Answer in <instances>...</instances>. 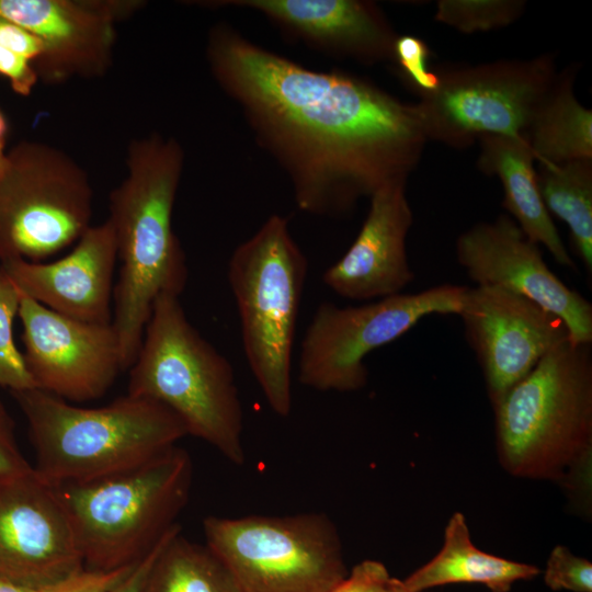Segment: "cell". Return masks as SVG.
<instances>
[{"instance_id":"1","label":"cell","mask_w":592,"mask_h":592,"mask_svg":"<svg viewBox=\"0 0 592 592\" xmlns=\"http://www.w3.org/2000/svg\"><path fill=\"white\" fill-rule=\"evenodd\" d=\"M205 57L306 214L346 215L386 184L407 181L421 159L428 139L417 104L366 79L309 69L226 22L208 31Z\"/></svg>"},{"instance_id":"2","label":"cell","mask_w":592,"mask_h":592,"mask_svg":"<svg viewBox=\"0 0 592 592\" xmlns=\"http://www.w3.org/2000/svg\"><path fill=\"white\" fill-rule=\"evenodd\" d=\"M127 175L110 194L119 276L113 291V318L123 369L139 351L156 299L179 296L186 286V258L172 227V213L184 167V151L160 134L133 140Z\"/></svg>"},{"instance_id":"3","label":"cell","mask_w":592,"mask_h":592,"mask_svg":"<svg viewBox=\"0 0 592 592\" xmlns=\"http://www.w3.org/2000/svg\"><path fill=\"white\" fill-rule=\"evenodd\" d=\"M500 465L591 499V344L566 340L492 405ZM578 499V500H579Z\"/></svg>"},{"instance_id":"4","label":"cell","mask_w":592,"mask_h":592,"mask_svg":"<svg viewBox=\"0 0 592 592\" xmlns=\"http://www.w3.org/2000/svg\"><path fill=\"white\" fill-rule=\"evenodd\" d=\"M35 451V474L50 486L87 482L143 465L187 435L164 405L126 395L98 408L38 388L11 391Z\"/></svg>"},{"instance_id":"5","label":"cell","mask_w":592,"mask_h":592,"mask_svg":"<svg viewBox=\"0 0 592 592\" xmlns=\"http://www.w3.org/2000/svg\"><path fill=\"white\" fill-rule=\"evenodd\" d=\"M128 395L156 400L184 423L187 435L243 465V409L232 366L190 322L180 297L159 296L132 364Z\"/></svg>"},{"instance_id":"6","label":"cell","mask_w":592,"mask_h":592,"mask_svg":"<svg viewBox=\"0 0 592 592\" xmlns=\"http://www.w3.org/2000/svg\"><path fill=\"white\" fill-rule=\"evenodd\" d=\"M190 454L173 445L104 478L53 486L68 515L86 569L112 571L144 558L173 527L189 501Z\"/></svg>"},{"instance_id":"7","label":"cell","mask_w":592,"mask_h":592,"mask_svg":"<svg viewBox=\"0 0 592 592\" xmlns=\"http://www.w3.org/2000/svg\"><path fill=\"white\" fill-rule=\"evenodd\" d=\"M308 261L288 219L273 214L232 251L228 282L249 367L274 413L292 410V355Z\"/></svg>"},{"instance_id":"8","label":"cell","mask_w":592,"mask_h":592,"mask_svg":"<svg viewBox=\"0 0 592 592\" xmlns=\"http://www.w3.org/2000/svg\"><path fill=\"white\" fill-rule=\"evenodd\" d=\"M203 530L242 592H330L349 572L338 528L322 512L207 516Z\"/></svg>"},{"instance_id":"9","label":"cell","mask_w":592,"mask_h":592,"mask_svg":"<svg viewBox=\"0 0 592 592\" xmlns=\"http://www.w3.org/2000/svg\"><path fill=\"white\" fill-rule=\"evenodd\" d=\"M93 193L66 152L21 141L0 164V261L42 262L91 226Z\"/></svg>"},{"instance_id":"10","label":"cell","mask_w":592,"mask_h":592,"mask_svg":"<svg viewBox=\"0 0 592 592\" xmlns=\"http://www.w3.org/2000/svg\"><path fill=\"white\" fill-rule=\"evenodd\" d=\"M467 286L444 284L360 306L321 303L304 334L298 361L301 385L351 392L367 384L364 358L397 340L424 317L458 315Z\"/></svg>"},{"instance_id":"11","label":"cell","mask_w":592,"mask_h":592,"mask_svg":"<svg viewBox=\"0 0 592 592\" xmlns=\"http://www.w3.org/2000/svg\"><path fill=\"white\" fill-rule=\"evenodd\" d=\"M437 72L439 87L415 104L426 139L454 148L486 135L523 137L557 76L550 55Z\"/></svg>"},{"instance_id":"12","label":"cell","mask_w":592,"mask_h":592,"mask_svg":"<svg viewBox=\"0 0 592 592\" xmlns=\"http://www.w3.org/2000/svg\"><path fill=\"white\" fill-rule=\"evenodd\" d=\"M23 358L35 388L64 400L103 396L123 369L111 323H92L58 314L21 293Z\"/></svg>"},{"instance_id":"13","label":"cell","mask_w":592,"mask_h":592,"mask_svg":"<svg viewBox=\"0 0 592 592\" xmlns=\"http://www.w3.org/2000/svg\"><path fill=\"white\" fill-rule=\"evenodd\" d=\"M458 316L492 405L550 350L570 340L559 317L501 287H468Z\"/></svg>"},{"instance_id":"14","label":"cell","mask_w":592,"mask_h":592,"mask_svg":"<svg viewBox=\"0 0 592 592\" xmlns=\"http://www.w3.org/2000/svg\"><path fill=\"white\" fill-rule=\"evenodd\" d=\"M455 251L477 286L501 287L528 298L565 322L571 342L592 343V305L553 273L538 244L509 215L464 231Z\"/></svg>"},{"instance_id":"15","label":"cell","mask_w":592,"mask_h":592,"mask_svg":"<svg viewBox=\"0 0 592 592\" xmlns=\"http://www.w3.org/2000/svg\"><path fill=\"white\" fill-rule=\"evenodd\" d=\"M84 569L53 486L31 474L0 482V579L46 588Z\"/></svg>"},{"instance_id":"16","label":"cell","mask_w":592,"mask_h":592,"mask_svg":"<svg viewBox=\"0 0 592 592\" xmlns=\"http://www.w3.org/2000/svg\"><path fill=\"white\" fill-rule=\"evenodd\" d=\"M141 5L138 0H0V16L39 38L38 79L57 83L103 75L111 65L116 24Z\"/></svg>"},{"instance_id":"17","label":"cell","mask_w":592,"mask_h":592,"mask_svg":"<svg viewBox=\"0 0 592 592\" xmlns=\"http://www.w3.org/2000/svg\"><path fill=\"white\" fill-rule=\"evenodd\" d=\"M264 16L284 36L316 52L364 65L394 61L398 37L384 11L365 0H215Z\"/></svg>"},{"instance_id":"18","label":"cell","mask_w":592,"mask_h":592,"mask_svg":"<svg viewBox=\"0 0 592 592\" xmlns=\"http://www.w3.org/2000/svg\"><path fill=\"white\" fill-rule=\"evenodd\" d=\"M117 246L112 224L90 226L76 247L54 262L23 259L0 261L19 291L64 316L92 323H111L113 273Z\"/></svg>"},{"instance_id":"19","label":"cell","mask_w":592,"mask_h":592,"mask_svg":"<svg viewBox=\"0 0 592 592\" xmlns=\"http://www.w3.org/2000/svg\"><path fill=\"white\" fill-rule=\"evenodd\" d=\"M407 181H395L369 197L366 218L351 247L322 274L337 295L369 300L400 294L414 278L406 249L413 213Z\"/></svg>"},{"instance_id":"20","label":"cell","mask_w":592,"mask_h":592,"mask_svg":"<svg viewBox=\"0 0 592 592\" xmlns=\"http://www.w3.org/2000/svg\"><path fill=\"white\" fill-rule=\"evenodd\" d=\"M479 170L497 175L503 186V206L525 236L536 244H543L554 260L574 269L553 218L547 210L534 168L535 157L523 137L486 135L479 139Z\"/></svg>"},{"instance_id":"21","label":"cell","mask_w":592,"mask_h":592,"mask_svg":"<svg viewBox=\"0 0 592 592\" xmlns=\"http://www.w3.org/2000/svg\"><path fill=\"white\" fill-rule=\"evenodd\" d=\"M539 573L536 566L477 548L466 517L455 512L445 526L440 551L402 581L408 592H424L452 583H478L491 592H509L516 581L532 580Z\"/></svg>"},{"instance_id":"22","label":"cell","mask_w":592,"mask_h":592,"mask_svg":"<svg viewBox=\"0 0 592 592\" xmlns=\"http://www.w3.org/2000/svg\"><path fill=\"white\" fill-rule=\"evenodd\" d=\"M576 73H557L523 136L539 164L592 159V111L574 95Z\"/></svg>"},{"instance_id":"23","label":"cell","mask_w":592,"mask_h":592,"mask_svg":"<svg viewBox=\"0 0 592 592\" xmlns=\"http://www.w3.org/2000/svg\"><path fill=\"white\" fill-rule=\"evenodd\" d=\"M537 181L549 212L569 228L571 244L592 272V159L539 164Z\"/></svg>"},{"instance_id":"24","label":"cell","mask_w":592,"mask_h":592,"mask_svg":"<svg viewBox=\"0 0 592 592\" xmlns=\"http://www.w3.org/2000/svg\"><path fill=\"white\" fill-rule=\"evenodd\" d=\"M141 592H242L239 584L206 546L191 542L181 531L157 556Z\"/></svg>"},{"instance_id":"25","label":"cell","mask_w":592,"mask_h":592,"mask_svg":"<svg viewBox=\"0 0 592 592\" xmlns=\"http://www.w3.org/2000/svg\"><path fill=\"white\" fill-rule=\"evenodd\" d=\"M525 7L520 0H440L435 20L465 34L486 32L515 22Z\"/></svg>"},{"instance_id":"26","label":"cell","mask_w":592,"mask_h":592,"mask_svg":"<svg viewBox=\"0 0 592 592\" xmlns=\"http://www.w3.org/2000/svg\"><path fill=\"white\" fill-rule=\"evenodd\" d=\"M20 303L21 292L0 267V386L10 391L35 388L13 337Z\"/></svg>"},{"instance_id":"27","label":"cell","mask_w":592,"mask_h":592,"mask_svg":"<svg viewBox=\"0 0 592 592\" xmlns=\"http://www.w3.org/2000/svg\"><path fill=\"white\" fill-rule=\"evenodd\" d=\"M544 582L553 591L592 592V563L557 545L548 557Z\"/></svg>"},{"instance_id":"28","label":"cell","mask_w":592,"mask_h":592,"mask_svg":"<svg viewBox=\"0 0 592 592\" xmlns=\"http://www.w3.org/2000/svg\"><path fill=\"white\" fill-rule=\"evenodd\" d=\"M429 57L430 48L422 38L398 35L394 46V61L419 94L434 91L440 83L439 72L428 69Z\"/></svg>"},{"instance_id":"29","label":"cell","mask_w":592,"mask_h":592,"mask_svg":"<svg viewBox=\"0 0 592 592\" xmlns=\"http://www.w3.org/2000/svg\"><path fill=\"white\" fill-rule=\"evenodd\" d=\"M32 471L33 466L16 443L13 420L0 401V482L22 478Z\"/></svg>"},{"instance_id":"30","label":"cell","mask_w":592,"mask_h":592,"mask_svg":"<svg viewBox=\"0 0 592 592\" xmlns=\"http://www.w3.org/2000/svg\"><path fill=\"white\" fill-rule=\"evenodd\" d=\"M0 76L20 95H30L38 79L34 62L16 50L0 45Z\"/></svg>"},{"instance_id":"31","label":"cell","mask_w":592,"mask_h":592,"mask_svg":"<svg viewBox=\"0 0 592 592\" xmlns=\"http://www.w3.org/2000/svg\"><path fill=\"white\" fill-rule=\"evenodd\" d=\"M389 579L383 562L367 559L355 565L330 592H379Z\"/></svg>"},{"instance_id":"32","label":"cell","mask_w":592,"mask_h":592,"mask_svg":"<svg viewBox=\"0 0 592 592\" xmlns=\"http://www.w3.org/2000/svg\"><path fill=\"white\" fill-rule=\"evenodd\" d=\"M134 565L112 571H99L84 568L80 572L60 582L54 592H106L118 582Z\"/></svg>"},{"instance_id":"33","label":"cell","mask_w":592,"mask_h":592,"mask_svg":"<svg viewBox=\"0 0 592 592\" xmlns=\"http://www.w3.org/2000/svg\"><path fill=\"white\" fill-rule=\"evenodd\" d=\"M180 531L181 527L179 524L173 526L144 558L137 561L132 569L106 592H141L157 556L167 542Z\"/></svg>"},{"instance_id":"34","label":"cell","mask_w":592,"mask_h":592,"mask_svg":"<svg viewBox=\"0 0 592 592\" xmlns=\"http://www.w3.org/2000/svg\"><path fill=\"white\" fill-rule=\"evenodd\" d=\"M58 584L46 588H34L0 579V592H54Z\"/></svg>"},{"instance_id":"35","label":"cell","mask_w":592,"mask_h":592,"mask_svg":"<svg viewBox=\"0 0 592 592\" xmlns=\"http://www.w3.org/2000/svg\"><path fill=\"white\" fill-rule=\"evenodd\" d=\"M7 130H8L7 119L2 111L0 110V164L3 161L5 152H7L4 149Z\"/></svg>"},{"instance_id":"36","label":"cell","mask_w":592,"mask_h":592,"mask_svg":"<svg viewBox=\"0 0 592 592\" xmlns=\"http://www.w3.org/2000/svg\"><path fill=\"white\" fill-rule=\"evenodd\" d=\"M379 592H408V590L402 580L390 577Z\"/></svg>"}]
</instances>
